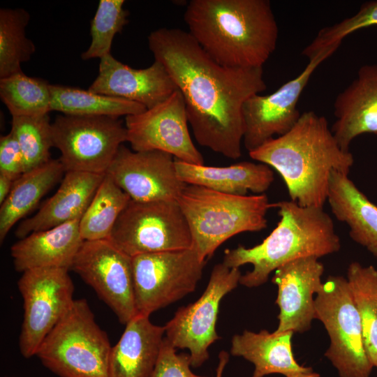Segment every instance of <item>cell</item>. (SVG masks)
Instances as JSON below:
<instances>
[{"label":"cell","mask_w":377,"mask_h":377,"mask_svg":"<svg viewBox=\"0 0 377 377\" xmlns=\"http://www.w3.org/2000/svg\"><path fill=\"white\" fill-rule=\"evenodd\" d=\"M148 45L181 92L198 143L229 158H239L244 135L242 108L249 97L267 89L263 68L220 65L180 29L153 31Z\"/></svg>","instance_id":"1"},{"label":"cell","mask_w":377,"mask_h":377,"mask_svg":"<svg viewBox=\"0 0 377 377\" xmlns=\"http://www.w3.org/2000/svg\"><path fill=\"white\" fill-rule=\"evenodd\" d=\"M184 18L191 36L223 66L263 68L276 47L269 0H191Z\"/></svg>","instance_id":"2"},{"label":"cell","mask_w":377,"mask_h":377,"mask_svg":"<svg viewBox=\"0 0 377 377\" xmlns=\"http://www.w3.org/2000/svg\"><path fill=\"white\" fill-rule=\"evenodd\" d=\"M249 154L276 170L290 200L302 207H323L332 172L348 175L354 163L352 153L340 147L326 118L313 111L302 113L288 132Z\"/></svg>","instance_id":"3"},{"label":"cell","mask_w":377,"mask_h":377,"mask_svg":"<svg viewBox=\"0 0 377 377\" xmlns=\"http://www.w3.org/2000/svg\"><path fill=\"white\" fill-rule=\"evenodd\" d=\"M280 220L259 244L226 249L223 263L229 268L251 264L239 283L248 288L264 284L272 272L297 259L320 258L338 252L341 241L332 217L323 207H302L292 200L274 203Z\"/></svg>","instance_id":"4"},{"label":"cell","mask_w":377,"mask_h":377,"mask_svg":"<svg viewBox=\"0 0 377 377\" xmlns=\"http://www.w3.org/2000/svg\"><path fill=\"white\" fill-rule=\"evenodd\" d=\"M188 224L193 247L205 261L232 237L267 228L274 207L265 194L237 195L186 184L177 200Z\"/></svg>","instance_id":"5"},{"label":"cell","mask_w":377,"mask_h":377,"mask_svg":"<svg viewBox=\"0 0 377 377\" xmlns=\"http://www.w3.org/2000/svg\"><path fill=\"white\" fill-rule=\"evenodd\" d=\"M111 348L87 301L79 299L46 336L36 355L59 377H108Z\"/></svg>","instance_id":"6"},{"label":"cell","mask_w":377,"mask_h":377,"mask_svg":"<svg viewBox=\"0 0 377 377\" xmlns=\"http://www.w3.org/2000/svg\"><path fill=\"white\" fill-rule=\"evenodd\" d=\"M316 318L330 343L325 356L339 377H369L374 368L365 348L362 327L347 279L330 276L315 297Z\"/></svg>","instance_id":"7"},{"label":"cell","mask_w":377,"mask_h":377,"mask_svg":"<svg viewBox=\"0 0 377 377\" xmlns=\"http://www.w3.org/2000/svg\"><path fill=\"white\" fill-rule=\"evenodd\" d=\"M109 239L121 251L137 255L191 249L193 240L177 201L130 200Z\"/></svg>","instance_id":"8"},{"label":"cell","mask_w":377,"mask_h":377,"mask_svg":"<svg viewBox=\"0 0 377 377\" xmlns=\"http://www.w3.org/2000/svg\"><path fill=\"white\" fill-rule=\"evenodd\" d=\"M53 147L66 172L105 175L127 132L118 117L60 114L52 123Z\"/></svg>","instance_id":"9"},{"label":"cell","mask_w":377,"mask_h":377,"mask_svg":"<svg viewBox=\"0 0 377 377\" xmlns=\"http://www.w3.org/2000/svg\"><path fill=\"white\" fill-rule=\"evenodd\" d=\"M131 258L137 315L145 316L193 292L206 263L193 247Z\"/></svg>","instance_id":"10"},{"label":"cell","mask_w":377,"mask_h":377,"mask_svg":"<svg viewBox=\"0 0 377 377\" xmlns=\"http://www.w3.org/2000/svg\"><path fill=\"white\" fill-rule=\"evenodd\" d=\"M17 286L24 303L19 348L29 358L71 308L74 286L68 269L54 267L25 271Z\"/></svg>","instance_id":"11"},{"label":"cell","mask_w":377,"mask_h":377,"mask_svg":"<svg viewBox=\"0 0 377 377\" xmlns=\"http://www.w3.org/2000/svg\"><path fill=\"white\" fill-rule=\"evenodd\" d=\"M239 268L216 265L202 295L180 307L165 327V338L175 348L189 350L191 367H200L209 358L208 348L221 337L216 325L223 297L234 290L242 276Z\"/></svg>","instance_id":"12"},{"label":"cell","mask_w":377,"mask_h":377,"mask_svg":"<svg viewBox=\"0 0 377 377\" xmlns=\"http://www.w3.org/2000/svg\"><path fill=\"white\" fill-rule=\"evenodd\" d=\"M71 269L95 290L121 324L137 316L132 258L109 239L84 241Z\"/></svg>","instance_id":"13"},{"label":"cell","mask_w":377,"mask_h":377,"mask_svg":"<svg viewBox=\"0 0 377 377\" xmlns=\"http://www.w3.org/2000/svg\"><path fill=\"white\" fill-rule=\"evenodd\" d=\"M186 105L177 90L156 106L125 118L127 142L133 151H160L175 159L204 165L188 128Z\"/></svg>","instance_id":"14"},{"label":"cell","mask_w":377,"mask_h":377,"mask_svg":"<svg viewBox=\"0 0 377 377\" xmlns=\"http://www.w3.org/2000/svg\"><path fill=\"white\" fill-rule=\"evenodd\" d=\"M341 44L334 45L309 60L305 68L296 77L282 84L269 95L254 94L244 103L243 143L252 151L275 135L286 134L301 116L297 105L300 97L316 69L332 55Z\"/></svg>","instance_id":"15"},{"label":"cell","mask_w":377,"mask_h":377,"mask_svg":"<svg viewBox=\"0 0 377 377\" xmlns=\"http://www.w3.org/2000/svg\"><path fill=\"white\" fill-rule=\"evenodd\" d=\"M106 174L138 202L177 201L186 186L177 177L172 155L160 151H135L123 145Z\"/></svg>","instance_id":"16"},{"label":"cell","mask_w":377,"mask_h":377,"mask_svg":"<svg viewBox=\"0 0 377 377\" xmlns=\"http://www.w3.org/2000/svg\"><path fill=\"white\" fill-rule=\"evenodd\" d=\"M324 266L310 256L290 261L274 271L272 281L278 287L276 303L279 309L275 332L303 333L316 318L315 297L323 285Z\"/></svg>","instance_id":"17"},{"label":"cell","mask_w":377,"mask_h":377,"mask_svg":"<svg viewBox=\"0 0 377 377\" xmlns=\"http://www.w3.org/2000/svg\"><path fill=\"white\" fill-rule=\"evenodd\" d=\"M97 77L89 90L134 101L151 108L178 90L173 80L158 61L149 67L133 68L111 54L100 59Z\"/></svg>","instance_id":"18"},{"label":"cell","mask_w":377,"mask_h":377,"mask_svg":"<svg viewBox=\"0 0 377 377\" xmlns=\"http://www.w3.org/2000/svg\"><path fill=\"white\" fill-rule=\"evenodd\" d=\"M331 131L340 147L349 151L357 136L377 134V64H364L334 103Z\"/></svg>","instance_id":"19"},{"label":"cell","mask_w":377,"mask_h":377,"mask_svg":"<svg viewBox=\"0 0 377 377\" xmlns=\"http://www.w3.org/2000/svg\"><path fill=\"white\" fill-rule=\"evenodd\" d=\"M105 175L66 172L55 193L35 215L19 224L15 231L16 236L22 239L34 232L80 220Z\"/></svg>","instance_id":"20"},{"label":"cell","mask_w":377,"mask_h":377,"mask_svg":"<svg viewBox=\"0 0 377 377\" xmlns=\"http://www.w3.org/2000/svg\"><path fill=\"white\" fill-rule=\"evenodd\" d=\"M80 221L34 232L20 239L10 248L15 269L22 273L45 267L71 269L84 242Z\"/></svg>","instance_id":"21"},{"label":"cell","mask_w":377,"mask_h":377,"mask_svg":"<svg viewBox=\"0 0 377 377\" xmlns=\"http://www.w3.org/2000/svg\"><path fill=\"white\" fill-rule=\"evenodd\" d=\"M164 334L165 327L153 324L149 316H135L112 346L108 377H151Z\"/></svg>","instance_id":"22"},{"label":"cell","mask_w":377,"mask_h":377,"mask_svg":"<svg viewBox=\"0 0 377 377\" xmlns=\"http://www.w3.org/2000/svg\"><path fill=\"white\" fill-rule=\"evenodd\" d=\"M175 168L178 178L186 184L231 195H246L249 191L263 194L274 180L271 168L262 163L242 161L228 166L215 167L175 159Z\"/></svg>","instance_id":"23"},{"label":"cell","mask_w":377,"mask_h":377,"mask_svg":"<svg viewBox=\"0 0 377 377\" xmlns=\"http://www.w3.org/2000/svg\"><path fill=\"white\" fill-rule=\"evenodd\" d=\"M348 175L332 172L327 201L336 219L348 226L350 237L377 259V206Z\"/></svg>","instance_id":"24"},{"label":"cell","mask_w":377,"mask_h":377,"mask_svg":"<svg viewBox=\"0 0 377 377\" xmlns=\"http://www.w3.org/2000/svg\"><path fill=\"white\" fill-rule=\"evenodd\" d=\"M293 333L292 331L270 333L267 330L256 333L244 330L233 336L230 353L254 365L252 377L272 374L295 377L311 368L300 365L295 360L292 350Z\"/></svg>","instance_id":"25"},{"label":"cell","mask_w":377,"mask_h":377,"mask_svg":"<svg viewBox=\"0 0 377 377\" xmlns=\"http://www.w3.org/2000/svg\"><path fill=\"white\" fill-rule=\"evenodd\" d=\"M66 171L59 159L23 173L14 183L0 207V241L3 242L13 226L24 218L61 179Z\"/></svg>","instance_id":"26"},{"label":"cell","mask_w":377,"mask_h":377,"mask_svg":"<svg viewBox=\"0 0 377 377\" xmlns=\"http://www.w3.org/2000/svg\"><path fill=\"white\" fill-rule=\"evenodd\" d=\"M51 111L73 116H106L119 118L145 111L136 102L103 95L80 88L51 84Z\"/></svg>","instance_id":"27"},{"label":"cell","mask_w":377,"mask_h":377,"mask_svg":"<svg viewBox=\"0 0 377 377\" xmlns=\"http://www.w3.org/2000/svg\"><path fill=\"white\" fill-rule=\"evenodd\" d=\"M347 281L362 323L365 348L374 367H377V269L352 262Z\"/></svg>","instance_id":"28"},{"label":"cell","mask_w":377,"mask_h":377,"mask_svg":"<svg viewBox=\"0 0 377 377\" xmlns=\"http://www.w3.org/2000/svg\"><path fill=\"white\" fill-rule=\"evenodd\" d=\"M130 200L129 195L105 174L80 221L83 240L109 239L115 223Z\"/></svg>","instance_id":"29"},{"label":"cell","mask_w":377,"mask_h":377,"mask_svg":"<svg viewBox=\"0 0 377 377\" xmlns=\"http://www.w3.org/2000/svg\"><path fill=\"white\" fill-rule=\"evenodd\" d=\"M29 13L24 8L0 9V78L22 71L21 64L36 50L26 36Z\"/></svg>","instance_id":"30"},{"label":"cell","mask_w":377,"mask_h":377,"mask_svg":"<svg viewBox=\"0 0 377 377\" xmlns=\"http://www.w3.org/2000/svg\"><path fill=\"white\" fill-rule=\"evenodd\" d=\"M51 84L22 71L0 78V97L12 117L38 116L51 111Z\"/></svg>","instance_id":"31"},{"label":"cell","mask_w":377,"mask_h":377,"mask_svg":"<svg viewBox=\"0 0 377 377\" xmlns=\"http://www.w3.org/2000/svg\"><path fill=\"white\" fill-rule=\"evenodd\" d=\"M21 149L24 172L38 168L50 158L53 147L52 123L48 114L12 117L11 131Z\"/></svg>","instance_id":"32"},{"label":"cell","mask_w":377,"mask_h":377,"mask_svg":"<svg viewBox=\"0 0 377 377\" xmlns=\"http://www.w3.org/2000/svg\"><path fill=\"white\" fill-rule=\"evenodd\" d=\"M124 0H100L91 20V43L81 54L83 60L99 58L110 54L114 36L128 23V12Z\"/></svg>","instance_id":"33"},{"label":"cell","mask_w":377,"mask_h":377,"mask_svg":"<svg viewBox=\"0 0 377 377\" xmlns=\"http://www.w3.org/2000/svg\"><path fill=\"white\" fill-rule=\"evenodd\" d=\"M373 26H377V1L365 2L353 16L322 28L301 54L310 60L327 47L341 44L350 34Z\"/></svg>","instance_id":"34"},{"label":"cell","mask_w":377,"mask_h":377,"mask_svg":"<svg viewBox=\"0 0 377 377\" xmlns=\"http://www.w3.org/2000/svg\"><path fill=\"white\" fill-rule=\"evenodd\" d=\"M191 367L190 355L177 354L176 348L164 337L151 377H206L193 373Z\"/></svg>","instance_id":"35"},{"label":"cell","mask_w":377,"mask_h":377,"mask_svg":"<svg viewBox=\"0 0 377 377\" xmlns=\"http://www.w3.org/2000/svg\"><path fill=\"white\" fill-rule=\"evenodd\" d=\"M24 173V158L20 146L10 131L0 138V174L15 181Z\"/></svg>","instance_id":"36"},{"label":"cell","mask_w":377,"mask_h":377,"mask_svg":"<svg viewBox=\"0 0 377 377\" xmlns=\"http://www.w3.org/2000/svg\"><path fill=\"white\" fill-rule=\"evenodd\" d=\"M14 180L0 174V205L8 198L13 186Z\"/></svg>","instance_id":"37"},{"label":"cell","mask_w":377,"mask_h":377,"mask_svg":"<svg viewBox=\"0 0 377 377\" xmlns=\"http://www.w3.org/2000/svg\"><path fill=\"white\" fill-rule=\"evenodd\" d=\"M219 364L216 369V377H223V373L224 369L229 359L228 353L223 350L221 351L219 353Z\"/></svg>","instance_id":"38"},{"label":"cell","mask_w":377,"mask_h":377,"mask_svg":"<svg viewBox=\"0 0 377 377\" xmlns=\"http://www.w3.org/2000/svg\"><path fill=\"white\" fill-rule=\"evenodd\" d=\"M295 377H321V376L318 374L313 372V369H311L310 370L301 373Z\"/></svg>","instance_id":"39"},{"label":"cell","mask_w":377,"mask_h":377,"mask_svg":"<svg viewBox=\"0 0 377 377\" xmlns=\"http://www.w3.org/2000/svg\"><path fill=\"white\" fill-rule=\"evenodd\" d=\"M376 368H377V367H376Z\"/></svg>","instance_id":"40"}]
</instances>
